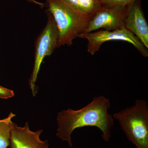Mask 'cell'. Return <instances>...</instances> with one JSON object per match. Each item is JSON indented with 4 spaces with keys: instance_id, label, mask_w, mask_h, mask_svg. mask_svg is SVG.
Returning <instances> with one entry per match:
<instances>
[{
    "instance_id": "obj_3",
    "label": "cell",
    "mask_w": 148,
    "mask_h": 148,
    "mask_svg": "<svg viewBox=\"0 0 148 148\" xmlns=\"http://www.w3.org/2000/svg\"><path fill=\"white\" fill-rule=\"evenodd\" d=\"M112 116L137 148H148V106L145 101L138 99L133 106L115 113Z\"/></svg>"
},
{
    "instance_id": "obj_11",
    "label": "cell",
    "mask_w": 148,
    "mask_h": 148,
    "mask_svg": "<svg viewBox=\"0 0 148 148\" xmlns=\"http://www.w3.org/2000/svg\"><path fill=\"white\" fill-rule=\"evenodd\" d=\"M138 0H98L101 5L127 6Z\"/></svg>"
},
{
    "instance_id": "obj_2",
    "label": "cell",
    "mask_w": 148,
    "mask_h": 148,
    "mask_svg": "<svg viewBox=\"0 0 148 148\" xmlns=\"http://www.w3.org/2000/svg\"><path fill=\"white\" fill-rule=\"evenodd\" d=\"M47 10L53 16L58 31L57 47L73 44V40L84 33L92 16L83 15L63 0H46Z\"/></svg>"
},
{
    "instance_id": "obj_8",
    "label": "cell",
    "mask_w": 148,
    "mask_h": 148,
    "mask_svg": "<svg viewBox=\"0 0 148 148\" xmlns=\"http://www.w3.org/2000/svg\"><path fill=\"white\" fill-rule=\"evenodd\" d=\"M127 7L125 28L136 36L148 49V25L141 7V0Z\"/></svg>"
},
{
    "instance_id": "obj_12",
    "label": "cell",
    "mask_w": 148,
    "mask_h": 148,
    "mask_svg": "<svg viewBox=\"0 0 148 148\" xmlns=\"http://www.w3.org/2000/svg\"><path fill=\"white\" fill-rule=\"evenodd\" d=\"M14 95L13 90L0 86V98L7 99L12 98Z\"/></svg>"
},
{
    "instance_id": "obj_5",
    "label": "cell",
    "mask_w": 148,
    "mask_h": 148,
    "mask_svg": "<svg viewBox=\"0 0 148 148\" xmlns=\"http://www.w3.org/2000/svg\"><path fill=\"white\" fill-rule=\"evenodd\" d=\"M79 37L88 40L87 51L92 56L106 42L119 40L131 44L144 57L148 56V49L136 36L125 28L114 31L101 29L94 32L82 33Z\"/></svg>"
},
{
    "instance_id": "obj_1",
    "label": "cell",
    "mask_w": 148,
    "mask_h": 148,
    "mask_svg": "<svg viewBox=\"0 0 148 148\" xmlns=\"http://www.w3.org/2000/svg\"><path fill=\"white\" fill-rule=\"evenodd\" d=\"M110 107L108 98L98 95L79 110L68 109L59 112L56 118L58 125L56 136L68 142L72 148L71 136L74 130L80 127H95L102 132L103 140L108 142L114 124L113 117L108 112Z\"/></svg>"
},
{
    "instance_id": "obj_4",
    "label": "cell",
    "mask_w": 148,
    "mask_h": 148,
    "mask_svg": "<svg viewBox=\"0 0 148 148\" xmlns=\"http://www.w3.org/2000/svg\"><path fill=\"white\" fill-rule=\"evenodd\" d=\"M47 13V24L36 42L34 64L29 80L30 88L34 96L37 93L36 82L42 63L46 56L52 54L58 44L59 35L58 28L52 15L48 10Z\"/></svg>"
},
{
    "instance_id": "obj_7",
    "label": "cell",
    "mask_w": 148,
    "mask_h": 148,
    "mask_svg": "<svg viewBox=\"0 0 148 148\" xmlns=\"http://www.w3.org/2000/svg\"><path fill=\"white\" fill-rule=\"evenodd\" d=\"M42 131H31L28 122L24 127H19L13 123L10 138V148H49L47 140L42 141L40 139Z\"/></svg>"
},
{
    "instance_id": "obj_6",
    "label": "cell",
    "mask_w": 148,
    "mask_h": 148,
    "mask_svg": "<svg viewBox=\"0 0 148 148\" xmlns=\"http://www.w3.org/2000/svg\"><path fill=\"white\" fill-rule=\"evenodd\" d=\"M127 7L101 5L90 19L84 33L104 29L108 31L125 28Z\"/></svg>"
},
{
    "instance_id": "obj_9",
    "label": "cell",
    "mask_w": 148,
    "mask_h": 148,
    "mask_svg": "<svg viewBox=\"0 0 148 148\" xmlns=\"http://www.w3.org/2000/svg\"><path fill=\"white\" fill-rule=\"evenodd\" d=\"M77 12L85 16H93L101 5L98 0H63Z\"/></svg>"
},
{
    "instance_id": "obj_13",
    "label": "cell",
    "mask_w": 148,
    "mask_h": 148,
    "mask_svg": "<svg viewBox=\"0 0 148 148\" xmlns=\"http://www.w3.org/2000/svg\"><path fill=\"white\" fill-rule=\"evenodd\" d=\"M27 1L29 2L34 3L38 5H39L40 6L41 8H42L44 6V4L42 3L39 2L37 1L36 0H26Z\"/></svg>"
},
{
    "instance_id": "obj_10",
    "label": "cell",
    "mask_w": 148,
    "mask_h": 148,
    "mask_svg": "<svg viewBox=\"0 0 148 148\" xmlns=\"http://www.w3.org/2000/svg\"><path fill=\"white\" fill-rule=\"evenodd\" d=\"M15 116L11 112L7 117L0 119V148H7L10 146L11 130L14 123L12 119Z\"/></svg>"
}]
</instances>
